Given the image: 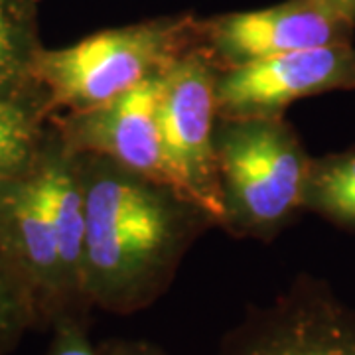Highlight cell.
<instances>
[{
    "instance_id": "6da1fadb",
    "label": "cell",
    "mask_w": 355,
    "mask_h": 355,
    "mask_svg": "<svg viewBox=\"0 0 355 355\" xmlns=\"http://www.w3.org/2000/svg\"><path fill=\"white\" fill-rule=\"evenodd\" d=\"M77 156L85 191V298L113 314L144 310L168 291L216 219L168 182L105 156Z\"/></svg>"
},
{
    "instance_id": "7a4b0ae2",
    "label": "cell",
    "mask_w": 355,
    "mask_h": 355,
    "mask_svg": "<svg viewBox=\"0 0 355 355\" xmlns=\"http://www.w3.org/2000/svg\"><path fill=\"white\" fill-rule=\"evenodd\" d=\"M312 156L296 128L277 119H217L219 227L237 239L270 243L304 211Z\"/></svg>"
},
{
    "instance_id": "3957f363",
    "label": "cell",
    "mask_w": 355,
    "mask_h": 355,
    "mask_svg": "<svg viewBox=\"0 0 355 355\" xmlns=\"http://www.w3.org/2000/svg\"><path fill=\"white\" fill-rule=\"evenodd\" d=\"M196 46L198 16L166 14L105 28L71 46L42 48L34 77L55 114L85 111L162 76Z\"/></svg>"
},
{
    "instance_id": "277c9868",
    "label": "cell",
    "mask_w": 355,
    "mask_h": 355,
    "mask_svg": "<svg viewBox=\"0 0 355 355\" xmlns=\"http://www.w3.org/2000/svg\"><path fill=\"white\" fill-rule=\"evenodd\" d=\"M219 67L196 46L160 77L158 125L168 182L209 211L219 227L216 83Z\"/></svg>"
},
{
    "instance_id": "5b68a950",
    "label": "cell",
    "mask_w": 355,
    "mask_h": 355,
    "mask_svg": "<svg viewBox=\"0 0 355 355\" xmlns=\"http://www.w3.org/2000/svg\"><path fill=\"white\" fill-rule=\"evenodd\" d=\"M355 91V46L336 44L270 55L217 71L219 119H277L292 103Z\"/></svg>"
},
{
    "instance_id": "8992f818",
    "label": "cell",
    "mask_w": 355,
    "mask_h": 355,
    "mask_svg": "<svg viewBox=\"0 0 355 355\" xmlns=\"http://www.w3.org/2000/svg\"><path fill=\"white\" fill-rule=\"evenodd\" d=\"M354 34V22L328 0H282L259 10L198 16L200 48L219 69L286 51L352 44Z\"/></svg>"
},
{
    "instance_id": "52a82bcc",
    "label": "cell",
    "mask_w": 355,
    "mask_h": 355,
    "mask_svg": "<svg viewBox=\"0 0 355 355\" xmlns=\"http://www.w3.org/2000/svg\"><path fill=\"white\" fill-rule=\"evenodd\" d=\"M219 355H355V316L314 280L257 306L223 338Z\"/></svg>"
},
{
    "instance_id": "ba28073f",
    "label": "cell",
    "mask_w": 355,
    "mask_h": 355,
    "mask_svg": "<svg viewBox=\"0 0 355 355\" xmlns=\"http://www.w3.org/2000/svg\"><path fill=\"white\" fill-rule=\"evenodd\" d=\"M160 77L85 111L53 114V127L73 153L105 156L168 182L158 125Z\"/></svg>"
},
{
    "instance_id": "9c48e42d",
    "label": "cell",
    "mask_w": 355,
    "mask_h": 355,
    "mask_svg": "<svg viewBox=\"0 0 355 355\" xmlns=\"http://www.w3.org/2000/svg\"><path fill=\"white\" fill-rule=\"evenodd\" d=\"M0 251L26 284L38 320L83 318L69 296L55 235L30 176L0 182Z\"/></svg>"
},
{
    "instance_id": "30bf717a",
    "label": "cell",
    "mask_w": 355,
    "mask_h": 355,
    "mask_svg": "<svg viewBox=\"0 0 355 355\" xmlns=\"http://www.w3.org/2000/svg\"><path fill=\"white\" fill-rule=\"evenodd\" d=\"M55 235L65 284L77 312L83 316L89 302L83 291L85 263V191L79 156L65 146L53 127L38 164L28 174Z\"/></svg>"
},
{
    "instance_id": "8fae6325",
    "label": "cell",
    "mask_w": 355,
    "mask_h": 355,
    "mask_svg": "<svg viewBox=\"0 0 355 355\" xmlns=\"http://www.w3.org/2000/svg\"><path fill=\"white\" fill-rule=\"evenodd\" d=\"M50 99L42 85L0 95V182L28 176L51 137Z\"/></svg>"
},
{
    "instance_id": "7c38bea8",
    "label": "cell",
    "mask_w": 355,
    "mask_h": 355,
    "mask_svg": "<svg viewBox=\"0 0 355 355\" xmlns=\"http://www.w3.org/2000/svg\"><path fill=\"white\" fill-rule=\"evenodd\" d=\"M40 0H0V95H16L40 85L34 65L42 51L38 38Z\"/></svg>"
},
{
    "instance_id": "4fadbf2b",
    "label": "cell",
    "mask_w": 355,
    "mask_h": 355,
    "mask_svg": "<svg viewBox=\"0 0 355 355\" xmlns=\"http://www.w3.org/2000/svg\"><path fill=\"white\" fill-rule=\"evenodd\" d=\"M302 207L336 227L355 231V146L312 158Z\"/></svg>"
},
{
    "instance_id": "5bb4252c",
    "label": "cell",
    "mask_w": 355,
    "mask_h": 355,
    "mask_svg": "<svg viewBox=\"0 0 355 355\" xmlns=\"http://www.w3.org/2000/svg\"><path fill=\"white\" fill-rule=\"evenodd\" d=\"M38 322L32 296L0 251V355L12 349L22 331Z\"/></svg>"
},
{
    "instance_id": "9a60e30c",
    "label": "cell",
    "mask_w": 355,
    "mask_h": 355,
    "mask_svg": "<svg viewBox=\"0 0 355 355\" xmlns=\"http://www.w3.org/2000/svg\"><path fill=\"white\" fill-rule=\"evenodd\" d=\"M50 355H107L89 340L85 322L79 316H62L53 322Z\"/></svg>"
},
{
    "instance_id": "2e32d148",
    "label": "cell",
    "mask_w": 355,
    "mask_h": 355,
    "mask_svg": "<svg viewBox=\"0 0 355 355\" xmlns=\"http://www.w3.org/2000/svg\"><path fill=\"white\" fill-rule=\"evenodd\" d=\"M107 355H164L148 342H113L103 347Z\"/></svg>"
},
{
    "instance_id": "e0dca14e",
    "label": "cell",
    "mask_w": 355,
    "mask_h": 355,
    "mask_svg": "<svg viewBox=\"0 0 355 355\" xmlns=\"http://www.w3.org/2000/svg\"><path fill=\"white\" fill-rule=\"evenodd\" d=\"M331 6L355 24V0H328Z\"/></svg>"
},
{
    "instance_id": "ac0fdd59",
    "label": "cell",
    "mask_w": 355,
    "mask_h": 355,
    "mask_svg": "<svg viewBox=\"0 0 355 355\" xmlns=\"http://www.w3.org/2000/svg\"><path fill=\"white\" fill-rule=\"evenodd\" d=\"M40 2H42V0H40Z\"/></svg>"
}]
</instances>
